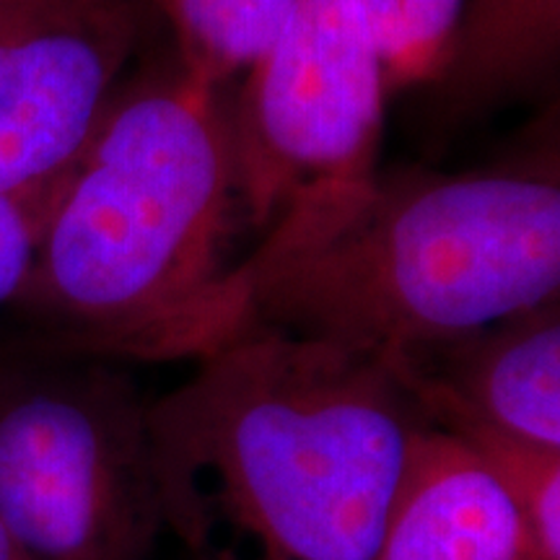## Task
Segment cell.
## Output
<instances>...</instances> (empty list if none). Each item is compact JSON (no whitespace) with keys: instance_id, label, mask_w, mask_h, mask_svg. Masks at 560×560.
Instances as JSON below:
<instances>
[{"instance_id":"cell-1","label":"cell","mask_w":560,"mask_h":560,"mask_svg":"<svg viewBox=\"0 0 560 560\" xmlns=\"http://www.w3.org/2000/svg\"><path fill=\"white\" fill-rule=\"evenodd\" d=\"M149 405L164 529L190 560H380L429 429L387 363L249 322Z\"/></svg>"},{"instance_id":"cell-2","label":"cell","mask_w":560,"mask_h":560,"mask_svg":"<svg viewBox=\"0 0 560 560\" xmlns=\"http://www.w3.org/2000/svg\"><path fill=\"white\" fill-rule=\"evenodd\" d=\"M221 89L177 58L125 79L68 166L11 301L26 342L117 363L200 361L247 327Z\"/></svg>"},{"instance_id":"cell-3","label":"cell","mask_w":560,"mask_h":560,"mask_svg":"<svg viewBox=\"0 0 560 560\" xmlns=\"http://www.w3.org/2000/svg\"><path fill=\"white\" fill-rule=\"evenodd\" d=\"M234 285L255 325L389 363L560 299L556 161L382 170L280 215Z\"/></svg>"},{"instance_id":"cell-4","label":"cell","mask_w":560,"mask_h":560,"mask_svg":"<svg viewBox=\"0 0 560 560\" xmlns=\"http://www.w3.org/2000/svg\"><path fill=\"white\" fill-rule=\"evenodd\" d=\"M0 522L30 560H149L164 532L149 402L125 363L0 350Z\"/></svg>"},{"instance_id":"cell-5","label":"cell","mask_w":560,"mask_h":560,"mask_svg":"<svg viewBox=\"0 0 560 560\" xmlns=\"http://www.w3.org/2000/svg\"><path fill=\"white\" fill-rule=\"evenodd\" d=\"M387 79L353 0H299L229 107L242 221L353 190L380 172Z\"/></svg>"},{"instance_id":"cell-6","label":"cell","mask_w":560,"mask_h":560,"mask_svg":"<svg viewBox=\"0 0 560 560\" xmlns=\"http://www.w3.org/2000/svg\"><path fill=\"white\" fill-rule=\"evenodd\" d=\"M159 24L156 0H0V195L68 172Z\"/></svg>"},{"instance_id":"cell-7","label":"cell","mask_w":560,"mask_h":560,"mask_svg":"<svg viewBox=\"0 0 560 560\" xmlns=\"http://www.w3.org/2000/svg\"><path fill=\"white\" fill-rule=\"evenodd\" d=\"M560 299L387 366L433 429L478 423L560 450Z\"/></svg>"},{"instance_id":"cell-8","label":"cell","mask_w":560,"mask_h":560,"mask_svg":"<svg viewBox=\"0 0 560 560\" xmlns=\"http://www.w3.org/2000/svg\"><path fill=\"white\" fill-rule=\"evenodd\" d=\"M380 560H537L509 495L450 433L423 429Z\"/></svg>"},{"instance_id":"cell-9","label":"cell","mask_w":560,"mask_h":560,"mask_svg":"<svg viewBox=\"0 0 560 560\" xmlns=\"http://www.w3.org/2000/svg\"><path fill=\"white\" fill-rule=\"evenodd\" d=\"M560 52V0H465L429 86L444 117H470L537 86Z\"/></svg>"},{"instance_id":"cell-10","label":"cell","mask_w":560,"mask_h":560,"mask_svg":"<svg viewBox=\"0 0 560 560\" xmlns=\"http://www.w3.org/2000/svg\"><path fill=\"white\" fill-rule=\"evenodd\" d=\"M299 0H156L174 58L210 89L244 75L272 45Z\"/></svg>"},{"instance_id":"cell-11","label":"cell","mask_w":560,"mask_h":560,"mask_svg":"<svg viewBox=\"0 0 560 560\" xmlns=\"http://www.w3.org/2000/svg\"><path fill=\"white\" fill-rule=\"evenodd\" d=\"M450 433L509 495L537 560H560V450L529 444L478 423H452Z\"/></svg>"},{"instance_id":"cell-12","label":"cell","mask_w":560,"mask_h":560,"mask_svg":"<svg viewBox=\"0 0 560 560\" xmlns=\"http://www.w3.org/2000/svg\"><path fill=\"white\" fill-rule=\"evenodd\" d=\"M380 52L389 94L431 83L465 0H353Z\"/></svg>"},{"instance_id":"cell-13","label":"cell","mask_w":560,"mask_h":560,"mask_svg":"<svg viewBox=\"0 0 560 560\" xmlns=\"http://www.w3.org/2000/svg\"><path fill=\"white\" fill-rule=\"evenodd\" d=\"M62 177L26 192L0 195V306H9L24 283Z\"/></svg>"},{"instance_id":"cell-14","label":"cell","mask_w":560,"mask_h":560,"mask_svg":"<svg viewBox=\"0 0 560 560\" xmlns=\"http://www.w3.org/2000/svg\"><path fill=\"white\" fill-rule=\"evenodd\" d=\"M0 560H30L24 556V550L19 548V542L13 540V535L3 522H0Z\"/></svg>"}]
</instances>
